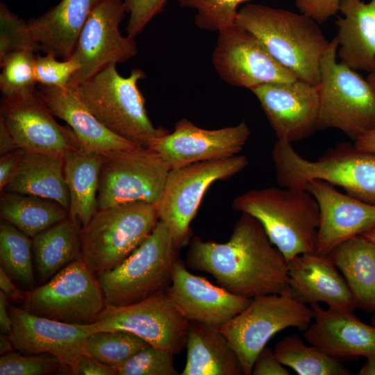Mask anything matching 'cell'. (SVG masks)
Here are the masks:
<instances>
[{
    "instance_id": "obj_1",
    "label": "cell",
    "mask_w": 375,
    "mask_h": 375,
    "mask_svg": "<svg viewBox=\"0 0 375 375\" xmlns=\"http://www.w3.org/2000/svg\"><path fill=\"white\" fill-rule=\"evenodd\" d=\"M185 265L211 274L230 292L253 299L289 290L288 264L253 216L242 213L226 242L190 241Z\"/></svg>"
},
{
    "instance_id": "obj_2",
    "label": "cell",
    "mask_w": 375,
    "mask_h": 375,
    "mask_svg": "<svg viewBox=\"0 0 375 375\" xmlns=\"http://www.w3.org/2000/svg\"><path fill=\"white\" fill-rule=\"evenodd\" d=\"M235 23L252 33L299 80L317 85L321 57L328 42L319 24L302 13L249 3Z\"/></svg>"
},
{
    "instance_id": "obj_3",
    "label": "cell",
    "mask_w": 375,
    "mask_h": 375,
    "mask_svg": "<svg viewBox=\"0 0 375 375\" xmlns=\"http://www.w3.org/2000/svg\"><path fill=\"white\" fill-rule=\"evenodd\" d=\"M272 158L277 183L282 188L306 189L312 180L343 188L346 194L375 205V153L340 142L316 160L303 158L290 142L277 140Z\"/></svg>"
},
{
    "instance_id": "obj_4",
    "label": "cell",
    "mask_w": 375,
    "mask_h": 375,
    "mask_svg": "<svg viewBox=\"0 0 375 375\" xmlns=\"http://www.w3.org/2000/svg\"><path fill=\"white\" fill-rule=\"evenodd\" d=\"M232 208L258 219L287 262L297 255L315 252L319 208L307 190H251L235 197Z\"/></svg>"
},
{
    "instance_id": "obj_5",
    "label": "cell",
    "mask_w": 375,
    "mask_h": 375,
    "mask_svg": "<svg viewBox=\"0 0 375 375\" xmlns=\"http://www.w3.org/2000/svg\"><path fill=\"white\" fill-rule=\"evenodd\" d=\"M112 63L74 88L88 109L107 128L140 147L149 148L152 141L168 132L155 127L145 108L138 83L144 72L133 69L124 77Z\"/></svg>"
},
{
    "instance_id": "obj_6",
    "label": "cell",
    "mask_w": 375,
    "mask_h": 375,
    "mask_svg": "<svg viewBox=\"0 0 375 375\" xmlns=\"http://www.w3.org/2000/svg\"><path fill=\"white\" fill-rule=\"evenodd\" d=\"M179 249L168 226L159 220L152 233L122 262L96 274L106 306H127L166 292Z\"/></svg>"
},
{
    "instance_id": "obj_7",
    "label": "cell",
    "mask_w": 375,
    "mask_h": 375,
    "mask_svg": "<svg viewBox=\"0 0 375 375\" xmlns=\"http://www.w3.org/2000/svg\"><path fill=\"white\" fill-rule=\"evenodd\" d=\"M338 48L335 37L320 59L317 129H338L355 141L375 129V94L357 71L337 62Z\"/></svg>"
},
{
    "instance_id": "obj_8",
    "label": "cell",
    "mask_w": 375,
    "mask_h": 375,
    "mask_svg": "<svg viewBox=\"0 0 375 375\" xmlns=\"http://www.w3.org/2000/svg\"><path fill=\"white\" fill-rule=\"evenodd\" d=\"M158 221L156 206L145 202L99 209L81 228V259L95 274L110 270L146 240Z\"/></svg>"
},
{
    "instance_id": "obj_9",
    "label": "cell",
    "mask_w": 375,
    "mask_h": 375,
    "mask_svg": "<svg viewBox=\"0 0 375 375\" xmlns=\"http://www.w3.org/2000/svg\"><path fill=\"white\" fill-rule=\"evenodd\" d=\"M312 319L311 308L288 290L253 298L244 310L217 328L237 353L244 375H251L257 356L273 335L289 327L305 331Z\"/></svg>"
},
{
    "instance_id": "obj_10",
    "label": "cell",
    "mask_w": 375,
    "mask_h": 375,
    "mask_svg": "<svg viewBox=\"0 0 375 375\" xmlns=\"http://www.w3.org/2000/svg\"><path fill=\"white\" fill-rule=\"evenodd\" d=\"M248 165V158L238 154L170 169L156 208L159 220L168 226L179 249L191 240L190 223L210 185L231 178Z\"/></svg>"
},
{
    "instance_id": "obj_11",
    "label": "cell",
    "mask_w": 375,
    "mask_h": 375,
    "mask_svg": "<svg viewBox=\"0 0 375 375\" xmlns=\"http://www.w3.org/2000/svg\"><path fill=\"white\" fill-rule=\"evenodd\" d=\"M170 168L150 148L138 147L102 154L99 209L131 202H158Z\"/></svg>"
},
{
    "instance_id": "obj_12",
    "label": "cell",
    "mask_w": 375,
    "mask_h": 375,
    "mask_svg": "<svg viewBox=\"0 0 375 375\" xmlns=\"http://www.w3.org/2000/svg\"><path fill=\"white\" fill-rule=\"evenodd\" d=\"M25 310L62 322L93 324L106 306L96 274L80 258L25 293Z\"/></svg>"
},
{
    "instance_id": "obj_13",
    "label": "cell",
    "mask_w": 375,
    "mask_h": 375,
    "mask_svg": "<svg viewBox=\"0 0 375 375\" xmlns=\"http://www.w3.org/2000/svg\"><path fill=\"white\" fill-rule=\"evenodd\" d=\"M94 323L98 331H126L177 354L185 346L190 321L165 292L127 306H106Z\"/></svg>"
},
{
    "instance_id": "obj_14",
    "label": "cell",
    "mask_w": 375,
    "mask_h": 375,
    "mask_svg": "<svg viewBox=\"0 0 375 375\" xmlns=\"http://www.w3.org/2000/svg\"><path fill=\"white\" fill-rule=\"evenodd\" d=\"M212 62L224 81L250 90L263 84L297 80L256 36L236 23L218 32Z\"/></svg>"
},
{
    "instance_id": "obj_15",
    "label": "cell",
    "mask_w": 375,
    "mask_h": 375,
    "mask_svg": "<svg viewBox=\"0 0 375 375\" xmlns=\"http://www.w3.org/2000/svg\"><path fill=\"white\" fill-rule=\"evenodd\" d=\"M126 12L123 0H103L94 9L71 56L80 68L69 87L76 88L107 65L123 63L138 53L135 39L122 35L119 31Z\"/></svg>"
},
{
    "instance_id": "obj_16",
    "label": "cell",
    "mask_w": 375,
    "mask_h": 375,
    "mask_svg": "<svg viewBox=\"0 0 375 375\" xmlns=\"http://www.w3.org/2000/svg\"><path fill=\"white\" fill-rule=\"evenodd\" d=\"M54 117L37 90L2 97L0 119L25 152L65 157L81 149L72 128L60 125Z\"/></svg>"
},
{
    "instance_id": "obj_17",
    "label": "cell",
    "mask_w": 375,
    "mask_h": 375,
    "mask_svg": "<svg viewBox=\"0 0 375 375\" xmlns=\"http://www.w3.org/2000/svg\"><path fill=\"white\" fill-rule=\"evenodd\" d=\"M250 134L245 121L209 130L183 118L177 121L173 131L154 139L149 148L157 152L172 169L238 155Z\"/></svg>"
},
{
    "instance_id": "obj_18",
    "label": "cell",
    "mask_w": 375,
    "mask_h": 375,
    "mask_svg": "<svg viewBox=\"0 0 375 375\" xmlns=\"http://www.w3.org/2000/svg\"><path fill=\"white\" fill-rule=\"evenodd\" d=\"M251 91L259 101L277 140L292 143L318 130L317 85L297 79L263 84Z\"/></svg>"
},
{
    "instance_id": "obj_19",
    "label": "cell",
    "mask_w": 375,
    "mask_h": 375,
    "mask_svg": "<svg viewBox=\"0 0 375 375\" xmlns=\"http://www.w3.org/2000/svg\"><path fill=\"white\" fill-rule=\"evenodd\" d=\"M9 312L12 319L9 338L15 349L24 354H51L68 374L83 353L85 338L98 331L94 323L67 324L15 306H9Z\"/></svg>"
},
{
    "instance_id": "obj_20",
    "label": "cell",
    "mask_w": 375,
    "mask_h": 375,
    "mask_svg": "<svg viewBox=\"0 0 375 375\" xmlns=\"http://www.w3.org/2000/svg\"><path fill=\"white\" fill-rule=\"evenodd\" d=\"M166 292L187 319L215 328L229 322L252 301L192 274L178 258L174 263L172 283Z\"/></svg>"
},
{
    "instance_id": "obj_21",
    "label": "cell",
    "mask_w": 375,
    "mask_h": 375,
    "mask_svg": "<svg viewBox=\"0 0 375 375\" xmlns=\"http://www.w3.org/2000/svg\"><path fill=\"white\" fill-rule=\"evenodd\" d=\"M306 190L319 208L315 253L327 256L343 242L375 228V205L342 194L319 180L309 181Z\"/></svg>"
},
{
    "instance_id": "obj_22",
    "label": "cell",
    "mask_w": 375,
    "mask_h": 375,
    "mask_svg": "<svg viewBox=\"0 0 375 375\" xmlns=\"http://www.w3.org/2000/svg\"><path fill=\"white\" fill-rule=\"evenodd\" d=\"M313 323L305 330L304 339L339 360L375 356V326L356 316L353 310L318 303L310 304Z\"/></svg>"
},
{
    "instance_id": "obj_23",
    "label": "cell",
    "mask_w": 375,
    "mask_h": 375,
    "mask_svg": "<svg viewBox=\"0 0 375 375\" xmlns=\"http://www.w3.org/2000/svg\"><path fill=\"white\" fill-rule=\"evenodd\" d=\"M287 264L290 292L298 301L304 304L323 302L351 310L356 308L343 276L328 256L302 253Z\"/></svg>"
},
{
    "instance_id": "obj_24",
    "label": "cell",
    "mask_w": 375,
    "mask_h": 375,
    "mask_svg": "<svg viewBox=\"0 0 375 375\" xmlns=\"http://www.w3.org/2000/svg\"><path fill=\"white\" fill-rule=\"evenodd\" d=\"M38 92L51 112L72 128L82 149L103 154L140 147L116 135L101 124L74 88L42 86Z\"/></svg>"
},
{
    "instance_id": "obj_25",
    "label": "cell",
    "mask_w": 375,
    "mask_h": 375,
    "mask_svg": "<svg viewBox=\"0 0 375 375\" xmlns=\"http://www.w3.org/2000/svg\"><path fill=\"white\" fill-rule=\"evenodd\" d=\"M103 0H61L28 25L39 51L56 58L72 55L79 35L94 9Z\"/></svg>"
},
{
    "instance_id": "obj_26",
    "label": "cell",
    "mask_w": 375,
    "mask_h": 375,
    "mask_svg": "<svg viewBox=\"0 0 375 375\" xmlns=\"http://www.w3.org/2000/svg\"><path fill=\"white\" fill-rule=\"evenodd\" d=\"M335 21L340 62L355 71L375 70V0H341Z\"/></svg>"
},
{
    "instance_id": "obj_27",
    "label": "cell",
    "mask_w": 375,
    "mask_h": 375,
    "mask_svg": "<svg viewBox=\"0 0 375 375\" xmlns=\"http://www.w3.org/2000/svg\"><path fill=\"white\" fill-rule=\"evenodd\" d=\"M181 375H244L239 358L217 328L190 321Z\"/></svg>"
},
{
    "instance_id": "obj_28",
    "label": "cell",
    "mask_w": 375,
    "mask_h": 375,
    "mask_svg": "<svg viewBox=\"0 0 375 375\" xmlns=\"http://www.w3.org/2000/svg\"><path fill=\"white\" fill-rule=\"evenodd\" d=\"M327 256L343 276L356 308L375 313V244L358 235Z\"/></svg>"
},
{
    "instance_id": "obj_29",
    "label": "cell",
    "mask_w": 375,
    "mask_h": 375,
    "mask_svg": "<svg viewBox=\"0 0 375 375\" xmlns=\"http://www.w3.org/2000/svg\"><path fill=\"white\" fill-rule=\"evenodd\" d=\"M6 192L50 199L69 212L70 197L64 176V157L24 152L15 176L1 194Z\"/></svg>"
},
{
    "instance_id": "obj_30",
    "label": "cell",
    "mask_w": 375,
    "mask_h": 375,
    "mask_svg": "<svg viewBox=\"0 0 375 375\" xmlns=\"http://www.w3.org/2000/svg\"><path fill=\"white\" fill-rule=\"evenodd\" d=\"M101 162L102 153L82 149L64 157V176L70 197L69 216L81 227L98 210Z\"/></svg>"
},
{
    "instance_id": "obj_31",
    "label": "cell",
    "mask_w": 375,
    "mask_h": 375,
    "mask_svg": "<svg viewBox=\"0 0 375 375\" xmlns=\"http://www.w3.org/2000/svg\"><path fill=\"white\" fill-rule=\"evenodd\" d=\"M81 228L68 216L32 238L33 257L41 281H48L67 265L81 258Z\"/></svg>"
},
{
    "instance_id": "obj_32",
    "label": "cell",
    "mask_w": 375,
    "mask_h": 375,
    "mask_svg": "<svg viewBox=\"0 0 375 375\" xmlns=\"http://www.w3.org/2000/svg\"><path fill=\"white\" fill-rule=\"evenodd\" d=\"M0 216L28 237L63 220L69 212L54 201L17 192H3L0 197Z\"/></svg>"
},
{
    "instance_id": "obj_33",
    "label": "cell",
    "mask_w": 375,
    "mask_h": 375,
    "mask_svg": "<svg viewBox=\"0 0 375 375\" xmlns=\"http://www.w3.org/2000/svg\"><path fill=\"white\" fill-rule=\"evenodd\" d=\"M274 352L284 366L299 375H349L341 360L330 356L319 347L307 345L297 334L285 337L275 346Z\"/></svg>"
},
{
    "instance_id": "obj_34",
    "label": "cell",
    "mask_w": 375,
    "mask_h": 375,
    "mask_svg": "<svg viewBox=\"0 0 375 375\" xmlns=\"http://www.w3.org/2000/svg\"><path fill=\"white\" fill-rule=\"evenodd\" d=\"M33 240L9 222H0L1 267L19 285L33 288Z\"/></svg>"
},
{
    "instance_id": "obj_35",
    "label": "cell",
    "mask_w": 375,
    "mask_h": 375,
    "mask_svg": "<svg viewBox=\"0 0 375 375\" xmlns=\"http://www.w3.org/2000/svg\"><path fill=\"white\" fill-rule=\"evenodd\" d=\"M149 345L142 338L126 331H97L85 338L83 353L117 370L133 355Z\"/></svg>"
},
{
    "instance_id": "obj_36",
    "label": "cell",
    "mask_w": 375,
    "mask_h": 375,
    "mask_svg": "<svg viewBox=\"0 0 375 375\" xmlns=\"http://www.w3.org/2000/svg\"><path fill=\"white\" fill-rule=\"evenodd\" d=\"M35 51L22 49L12 51L0 59V90L3 97H13L36 90Z\"/></svg>"
},
{
    "instance_id": "obj_37",
    "label": "cell",
    "mask_w": 375,
    "mask_h": 375,
    "mask_svg": "<svg viewBox=\"0 0 375 375\" xmlns=\"http://www.w3.org/2000/svg\"><path fill=\"white\" fill-rule=\"evenodd\" d=\"M249 0H183L180 4L195 11L194 24L208 31H219L235 23L239 6Z\"/></svg>"
},
{
    "instance_id": "obj_38",
    "label": "cell",
    "mask_w": 375,
    "mask_h": 375,
    "mask_svg": "<svg viewBox=\"0 0 375 375\" xmlns=\"http://www.w3.org/2000/svg\"><path fill=\"white\" fill-rule=\"evenodd\" d=\"M174 353L149 345L140 350L116 370L119 375H178Z\"/></svg>"
},
{
    "instance_id": "obj_39",
    "label": "cell",
    "mask_w": 375,
    "mask_h": 375,
    "mask_svg": "<svg viewBox=\"0 0 375 375\" xmlns=\"http://www.w3.org/2000/svg\"><path fill=\"white\" fill-rule=\"evenodd\" d=\"M59 372H65L61 362L47 353L22 355L15 350L0 358L1 375H46Z\"/></svg>"
},
{
    "instance_id": "obj_40",
    "label": "cell",
    "mask_w": 375,
    "mask_h": 375,
    "mask_svg": "<svg viewBox=\"0 0 375 375\" xmlns=\"http://www.w3.org/2000/svg\"><path fill=\"white\" fill-rule=\"evenodd\" d=\"M39 51L28 28V22L11 12L4 3H0V59L18 50Z\"/></svg>"
},
{
    "instance_id": "obj_41",
    "label": "cell",
    "mask_w": 375,
    "mask_h": 375,
    "mask_svg": "<svg viewBox=\"0 0 375 375\" xmlns=\"http://www.w3.org/2000/svg\"><path fill=\"white\" fill-rule=\"evenodd\" d=\"M79 68L78 62L72 57L58 60L52 54L37 55L35 62V81L46 87H67Z\"/></svg>"
},
{
    "instance_id": "obj_42",
    "label": "cell",
    "mask_w": 375,
    "mask_h": 375,
    "mask_svg": "<svg viewBox=\"0 0 375 375\" xmlns=\"http://www.w3.org/2000/svg\"><path fill=\"white\" fill-rule=\"evenodd\" d=\"M168 0H124L129 18L126 26L127 35L135 38L149 22L163 9ZM181 3L183 0H176Z\"/></svg>"
},
{
    "instance_id": "obj_43",
    "label": "cell",
    "mask_w": 375,
    "mask_h": 375,
    "mask_svg": "<svg viewBox=\"0 0 375 375\" xmlns=\"http://www.w3.org/2000/svg\"><path fill=\"white\" fill-rule=\"evenodd\" d=\"M341 0H295L299 12L322 24L340 11Z\"/></svg>"
},
{
    "instance_id": "obj_44",
    "label": "cell",
    "mask_w": 375,
    "mask_h": 375,
    "mask_svg": "<svg viewBox=\"0 0 375 375\" xmlns=\"http://www.w3.org/2000/svg\"><path fill=\"white\" fill-rule=\"evenodd\" d=\"M251 374L290 375V372L278 360L274 350L265 347L257 356L253 366Z\"/></svg>"
},
{
    "instance_id": "obj_45",
    "label": "cell",
    "mask_w": 375,
    "mask_h": 375,
    "mask_svg": "<svg viewBox=\"0 0 375 375\" xmlns=\"http://www.w3.org/2000/svg\"><path fill=\"white\" fill-rule=\"evenodd\" d=\"M24 151L20 148L11 152L1 155L0 157V191L1 192L15 176Z\"/></svg>"
},
{
    "instance_id": "obj_46",
    "label": "cell",
    "mask_w": 375,
    "mask_h": 375,
    "mask_svg": "<svg viewBox=\"0 0 375 375\" xmlns=\"http://www.w3.org/2000/svg\"><path fill=\"white\" fill-rule=\"evenodd\" d=\"M69 374L75 375H115L116 370L95 358L82 353Z\"/></svg>"
},
{
    "instance_id": "obj_47",
    "label": "cell",
    "mask_w": 375,
    "mask_h": 375,
    "mask_svg": "<svg viewBox=\"0 0 375 375\" xmlns=\"http://www.w3.org/2000/svg\"><path fill=\"white\" fill-rule=\"evenodd\" d=\"M12 278L4 270L3 267H0V288L8 297L13 300H24L25 294L17 287L12 281Z\"/></svg>"
},
{
    "instance_id": "obj_48",
    "label": "cell",
    "mask_w": 375,
    "mask_h": 375,
    "mask_svg": "<svg viewBox=\"0 0 375 375\" xmlns=\"http://www.w3.org/2000/svg\"><path fill=\"white\" fill-rule=\"evenodd\" d=\"M19 147L6 124L0 119V156L15 151Z\"/></svg>"
},
{
    "instance_id": "obj_49",
    "label": "cell",
    "mask_w": 375,
    "mask_h": 375,
    "mask_svg": "<svg viewBox=\"0 0 375 375\" xmlns=\"http://www.w3.org/2000/svg\"><path fill=\"white\" fill-rule=\"evenodd\" d=\"M7 295L0 291V328L2 333L9 335L12 331V319L8 306Z\"/></svg>"
},
{
    "instance_id": "obj_50",
    "label": "cell",
    "mask_w": 375,
    "mask_h": 375,
    "mask_svg": "<svg viewBox=\"0 0 375 375\" xmlns=\"http://www.w3.org/2000/svg\"><path fill=\"white\" fill-rule=\"evenodd\" d=\"M354 146L359 150L375 153V129L359 137L354 141Z\"/></svg>"
},
{
    "instance_id": "obj_51",
    "label": "cell",
    "mask_w": 375,
    "mask_h": 375,
    "mask_svg": "<svg viewBox=\"0 0 375 375\" xmlns=\"http://www.w3.org/2000/svg\"><path fill=\"white\" fill-rule=\"evenodd\" d=\"M16 350L15 347L9 338V335L1 333L0 335V353L3 355L8 352Z\"/></svg>"
},
{
    "instance_id": "obj_52",
    "label": "cell",
    "mask_w": 375,
    "mask_h": 375,
    "mask_svg": "<svg viewBox=\"0 0 375 375\" xmlns=\"http://www.w3.org/2000/svg\"><path fill=\"white\" fill-rule=\"evenodd\" d=\"M367 360L360 369L359 375H375V356L366 358Z\"/></svg>"
},
{
    "instance_id": "obj_53",
    "label": "cell",
    "mask_w": 375,
    "mask_h": 375,
    "mask_svg": "<svg viewBox=\"0 0 375 375\" xmlns=\"http://www.w3.org/2000/svg\"><path fill=\"white\" fill-rule=\"evenodd\" d=\"M366 79L375 94V70L368 73V76H367Z\"/></svg>"
},
{
    "instance_id": "obj_54",
    "label": "cell",
    "mask_w": 375,
    "mask_h": 375,
    "mask_svg": "<svg viewBox=\"0 0 375 375\" xmlns=\"http://www.w3.org/2000/svg\"><path fill=\"white\" fill-rule=\"evenodd\" d=\"M365 238H367L369 240L372 242L374 244H375V228L372 229L367 232H365L362 234Z\"/></svg>"
},
{
    "instance_id": "obj_55",
    "label": "cell",
    "mask_w": 375,
    "mask_h": 375,
    "mask_svg": "<svg viewBox=\"0 0 375 375\" xmlns=\"http://www.w3.org/2000/svg\"><path fill=\"white\" fill-rule=\"evenodd\" d=\"M372 324L375 326V314L374 315L372 320H371Z\"/></svg>"
}]
</instances>
